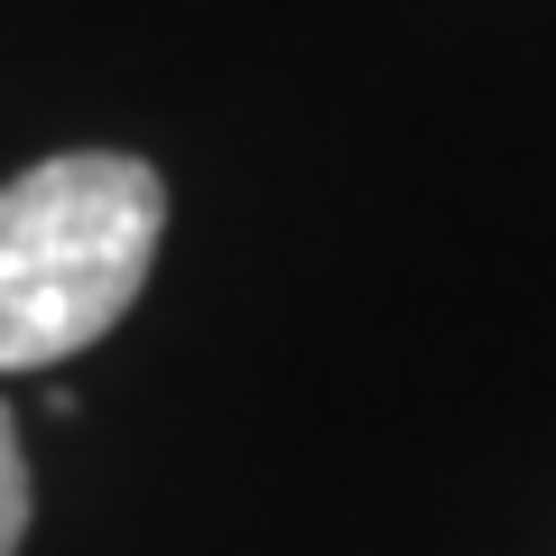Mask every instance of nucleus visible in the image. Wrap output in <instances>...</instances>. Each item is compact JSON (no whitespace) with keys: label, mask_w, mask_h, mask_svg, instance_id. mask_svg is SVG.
I'll return each mask as SVG.
<instances>
[{"label":"nucleus","mask_w":556,"mask_h":556,"mask_svg":"<svg viewBox=\"0 0 556 556\" xmlns=\"http://www.w3.org/2000/svg\"><path fill=\"white\" fill-rule=\"evenodd\" d=\"M167 186L130 149H65L0 186V371L102 343L149 288Z\"/></svg>","instance_id":"f257e3e1"},{"label":"nucleus","mask_w":556,"mask_h":556,"mask_svg":"<svg viewBox=\"0 0 556 556\" xmlns=\"http://www.w3.org/2000/svg\"><path fill=\"white\" fill-rule=\"evenodd\" d=\"M28 538V455H20V417L0 408V556H20Z\"/></svg>","instance_id":"f03ea898"}]
</instances>
